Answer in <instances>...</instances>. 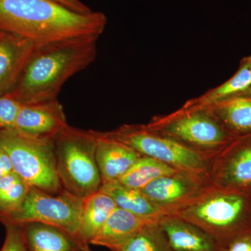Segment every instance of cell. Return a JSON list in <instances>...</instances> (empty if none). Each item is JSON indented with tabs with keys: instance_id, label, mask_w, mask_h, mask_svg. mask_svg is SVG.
Wrapping results in <instances>:
<instances>
[{
	"instance_id": "cell-1",
	"label": "cell",
	"mask_w": 251,
	"mask_h": 251,
	"mask_svg": "<svg viewBox=\"0 0 251 251\" xmlns=\"http://www.w3.org/2000/svg\"><path fill=\"white\" fill-rule=\"evenodd\" d=\"M100 11L82 14L54 0H0V30L37 45L80 38H99L106 27Z\"/></svg>"
},
{
	"instance_id": "cell-2",
	"label": "cell",
	"mask_w": 251,
	"mask_h": 251,
	"mask_svg": "<svg viewBox=\"0 0 251 251\" xmlns=\"http://www.w3.org/2000/svg\"><path fill=\"white\" fill-rule=\"evenodd\" d=\"M98 38L87 37L38 46L6 95L21 104L57 99L64 84L95 61Z\"/></svg>"
},
{
	"instance_id": "cell-3",
	"label": "cell",
	"mask_w": 251,
	"mask_h": 251,
	"mask_svg": "<svg viewBox=\"0 0 251 251\" xmlns=\"http://www.w3.org/2000/svg\"><path fill=\"white\" fill-rule=\"evenodd\" d=\"M172 215L198 226L224 249L234 237L251 229V191H224L212 186Z\"/></svg>"
},
{
	"instance_id": "cell-4",
	"label": "cell",
	"mask_w": 251,
	"mask_h": 251,
	"mask_svg": "<svg viewBox=\"0 0 251 251\" xmlns=\"http://www.w3.org/2000/svg\"><path fill=\"white\" fill-rule=\"evenodd\" d=\"M53 142L63 188L82 200L99 192L102 181L96 160L98 131L68 125L54 137Z\"/></svg>"
},
{
	"instance_id": "cell-5",
	"label": "cell",
	"mask_w": 251,
	"mask_h": 251,
	"mask_svg": "<svg viewBox=\"0 0 251 251\" xmlns=\"http://www.w3.org/2000/svg\"><path fill=\"white\" fill-rule=\"evenodd\" d=\"M147 125L210 161L234 139L203 105L184 103L168 115L153 117Z\"/></svg>"
},
{
	"instance_id": "cell-6",
	"label": "cell",
	"mask_w": 251,
	"mask_h": 251,
	"mask_svg": "<svg viewBox=\"0 0 251 251\" xmlns=\"http://www.w3.org/2000/svg\"><path fill=\"white\" fill-rule=\"evenodd\" d=\"M0 148L9 155L13 171L31 187L52 195L64 190L57 174L53 138L9 128L0 130Z\"/></svg>"
},
{
	"instance_id": "cell-7",
	"label": "cell",
	"mask_w": 251,
	"mask_h": 251,
	"mask_svg": "<svg viewBox=\"0 0 251 251\" xmlns=\"http://www.w3.org/2000/svg\"><path fill=\"white\" fill-rule=\"evenodd\" d=\"M105 133L142 156L151 157L178 171L209 175L210 160L147 125H124Z\"/></svg>"
},
{
	"instance_id": "cell-8",
	"label": "cell",
	"mask_w": 251,
	"mask_h": 251,
	"mask_svg": "<svg viewBox=\"0 0 251 251\" xmlns=\"http://www.w3.org/2000/svg\"><path fill=\"white\" fill-rule=\"evenodd\" d=\"M84 203L85 200L77 198L64 189L58 194L52 195L31 187L21 207L5 220L2 224L43 223L76 236Z\"/></svg>"
},
{
	"instance_id": "cell-9",
	"label": "cell",
	"mask_w": 251,
	"mask_h": 251,
	"mask_svg": "<svg viewBox=\"0 0 251 251\" xmlns=\"http://www.w3.org/2000/svg\"><path fill=\"white\" fill-rule=\"evenodd\" d=\"M212 186L209 175L178 171L154 180L140 191L165 214L172 215Z\"/></svg>"
},
{
	"instance_id": "cell-10",
	"label": "cell",
	"mask_w": 251,
	"mask_h": 251,
	"mask_svg": "<svg viewBox=\"0 0 251 251\" xmlns=\"http://www.w3.org/2000/svg\"><path fill=\"white\" fill-rule=\"evenodd\" d=\"M209 177L224 191H251V135L234 138L210 161Z\"/></svg>"
},
{
	"instance_id": "cell-11",
	"label": "cell",
	"mask_w": 251,
	"mask_h": 251,
	"mask_svg": "<svg viewBox=\"0 0 251 251\" xmlns=\"http://www.w3.org/2000/svg\"><path fill=\"white\" fill-rule=\"evenodd\" d=\"M67 125L62 104L54 99L21 104L14 128L31 136L54 138Z\"/></svg>"
},
{
	"instance_id": "cell-12",
	"label": "cell",
	"mask_w": 251,
	"mask_h": 251,
	"mask_svg": "<svg viewBox=\"0 0 251 251\" xmlns=\"http://www.w3.org/2000/svg\"><path fill=\"white\" fill-rule=\"evenodd\" d=\"M38 46L27 38L0 30V96L14 89Z\"/></svg>"
},
{
	"instance_id": "cell-13",
	"label": "cell",
	"mask_w": 251,
	"mask_h": 251,
	"mask_svg": "<svg viewBox=\"0 0 251 251\" xmlns=\"http://www.w3.org/2000/svg\"><path fill=\"white\" fill-rule=\"evenodd\" d=\"M141 156L134 149L98 131L96 160L102 184L119 181Z\"/></svg>"
},
{
	"instance_id": "cell-14",
	"label": "cell",
	"mask_w": 251,
	"mask_h": 251,
	"mask_svg": "<svg viewBox=\"0 0 251 251\" xmlns=\"http://www.w3.org/2000/svg\"><path fill=\"white\" fill-rule=\"evenodd\" d=\"M27 251H82L89 245L63 229L39 222L20 225Z\"/></svg>"
},
{
	"instance_id": "cell-15",
	"label": "cell",
	"mask_w": 251,
	"mask_h": 251,
	"mask_svg": "<svg viewBox=\"0 0 251 251\" xmlns=\"http://www.w3.org/2000/svg\"><path fill=\"white\" fill-rule=\"evenodd\" d=\"M173 251H223L209 234L177 216H162L158 221Z\"/></svg>"
},
{
	"instance_id": "cell-16",
	"label": "cell",
	"mask_w": 251,
	"mask_h": 251,
	"mask_svg": "<svg viewBox=\"0 0 251 251\" xmlns=\"http://www.w3.org/2000/svg\"><path fill=\"white\" fill-rule=\"evenodd\" d=\"M153 221L116 206L90 244L115 250L130 240L145 225Z\"/></svg>"
},
{
	"instance_id": "cell-17",
	"label": "cell",
	"mask_w": 251,
	"mask_h": 251,
	"mask_svg": "<svg viewBox=\"0 0 251 251\" xmlns=\"http://www.w3.org/2000/svg\"><path fill=\"white\" fill-rule=\"evenodd\" d=\"M206 106L232 138L251 135V92Z\"/></svg>"
},
{
	"instance_id": "cell-18",
	"label": "cell",
	"mask_w": 251,
	"mask_h": 251,
	"mask_svg": "<svg viewBox=\"0 0 251 251\" xmlns=\"http://www.w3.org/2000/svg\"><path fill=\"white\" fill-rule=\"evenodd\" d=\"M99 191L110 196L117 207L149 221H158L166 215L139 190L126 187L119 181L105 183Z\"/></svg>"
},
{
	"instance_id": "cell-19",
	"label": "cell",
	"mask_w": 251,
	"mask_h": 251,
	"mask_svg": "<svg viewBox=\"0 0 251 251\" xmlns=\"http://www.w3.org/2000/svg\"><path fill=\"white\" fill-rule=\"evenodd\" d=\"M116 206L110 196L100 191L85 199L76 234L78 239L90 245Z\"/></svg>"
},
{
	"instance_id": "cell-20",
	"label": "cell",
	"mask_w": 251,
	"mask_h": 251,
	"mask_svg": "<svg viewBox=\"0 0 251 251\" xmlns=\"http://www.w3.org/2000/svg\"><path fill=\"white\" fill-rule=\"evenodd\" d=\"M249 92H251V55L241 60L239 69L228 80L185 103L206 106Z\"/></svg>"
},
{
	"instance_id": "cell-21",
	"label": "cell",
	"mask_w": 251,
	"mask_h": 251,
	"mask_svg": "<svg viewBox=\"0 0 251 251\" xmlns=\"http://www.w3.org/2000/svg\"><path fill=\"white\" fill-rule=\"evenodd\" d=\"M178 170L166 163L151 158L142 156L119 180L126 187L140 190L153 181L177 173Z\"/></svg>"
},
{
	"instance_id": "cell-22",
	"label": "cell",
	"mask_w": 251,
	"mask_h": 251,
	"mask_svg": "<svg viewBox=\"0 0 251 251\" xmlns=\"http://www.w3.org/2000/svg\"><path fill=\"white\" fill-rule=\"evenodd\" d=\"M31 186L14 171L0 178V222L2 224L25 201Z\"/></svg>"
},
{
	"instance_id": "cell-23",
	"label": "cell",
	"mask_w": 251,
	"mask_h": 251,
	"mask_svg": "<svg viewBox=\"0 0 251 251\" xmlns=\"http://www.w3.org/2000/svg\"><path fill=\"white\" fill-rule=\"evenodd\" d=\"M158 221L145 225L130 240L112 251H173Z\"/></svg>"
},
{
	"instance_id": "cell-24",
	"label": "cell",
	"mask_w": 251,
	"mask_h": 251,
	"mask_svg": "<svg viewBox=\"0 0 251 251\" xmlns=\"http://www.w3.org/2000/svg\"><path fill=\"white\" fill-rule=\"evenodd\" d=\"M21 103L9 95L0 96V130L14 128Z\"/></svg>"
},
{
	"instance_id": "cell-25",
	"label": "cell",
	"mask_w": 251,
	"mask_h": 251,
	"mask_svg": "<svg viewBox=\"0 0 251 251\" xmlns=\"http://www.w3.org/2000/svg\"><path fill=\"white\" fill-rule=\"evenodd\" d=\"M6 235L0 251H27L21 232V226L5 224Z\"/></svg>"
},
{
	"instance_id": "cell-26",
	"label": "cell",
	"mask_w": 251,
	"mask_h": 251,
	"mask_svg": "<svg viewBox=\"0 0 251 251\" xmlns=\"http://www.w3.org/2000/svg\"><path fill=\"white\" fill-rule=\"evenodd\" d=\"M223 251H251V229L234 237Z\"/></svg>"
},
{
	"instance_id": "cell-27",
	"label": "cell",
	"mask_w": 251,
	"mask_h": 251,
	"mask_svg": "<svg viewBox=\"0 0 251 251\" xmlns=\"http://www.w3.org/2000/svg\"><path fill=\"white\" fill-rule=\"evenodd\" d=\"M54 1H57L59 4L63 5L68 9L80 14H90L93 11L80 0H54Z\"/></svg>"
},
{
	"instance_id": "cell-28",
	"label": "cell",
	"mask_w": 251,
	"mask_h": 251,
	"mask_svg": "<svg viewBox=\"0 0 251 251\" xmlns=\"http://www.w3.org/2000/svg\"><path fill=\"white\" fill-rule=\"evenodd\" d=\"M12 171H14L9 155L0 148V178Z\"/></svg>"
},
{
	"instance_id": "cell-29",
	"label": "cell",
	"mask_w": 251,
	"mask_h": 251,
	"mask_svg": "<svg viewBox=\"0 0 251 251\" xmlns=\"http://www.w3.org/2000/svg\"><path fill=\"white\" fill-rule=\"evenodd\" d=\"M82 251H92L90 250V248L89 247H86L85 249H83Z\"/></svg>"
}]
</instances>
